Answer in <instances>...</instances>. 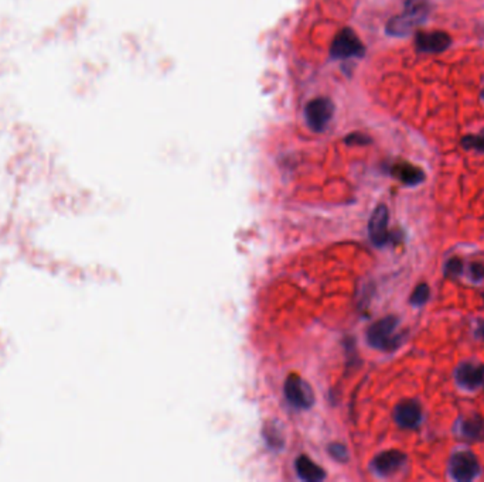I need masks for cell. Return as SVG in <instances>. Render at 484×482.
<instances>
[{
    "instance_id": "obj_1",
    "label": "cell",
    "mask_w": 484,
    "mask_h": 482,
    "mask_svg": "<svg viewBox=\"0 0 484 482\" xmlns=\"http://www.w3.org/2000/svg\"><path fill=\"white\" fill-rule=\"evenodd\" d=\"M429 9L428 0H406L404 12L388 22L387 33L398 37L409 34L428 19Z\"/></svg>"
},
{
    "instance_id": "obj_2",
    "label": "cell",
    "mask_w": 484,
    "mask_h": 482,
    "mask_svg": "<svg viewBox=\"0 0 484 482\" xmlns=\"http://www.w3.org/2000/svg\"><path fill=\"white\" fill-rule=\"evenodd\" d=\"M399 320L394 316L384 317L374 323L367 331V341L373 348L394 351L402 342V335L397 333Z\"/></svg>"
},
{
    "instance_id": "obj_3",
    "label": "cell",
    "mask_w": 484,
    "mask_h": 482,
    "mask_svg": "<svg viewBox=\"0 0 484 482\" xmlns=\"http://www.w3.org/2000/svg\"><path fill=\"white\" fill-rule=\"evenodd\" d=\"M286 400L296 409L306 410L315 403V395L311 385L297 375H290L283 386Z\"/></svg>"
},
{
    "instance_id": "obj_4",
    "label": "cell",
    "mask_w": 484,
    "mask_h": 482,
    "mask_svg": "<svg viewBox=\"0 0 484 482\" xmlns=\"http://www.w3.org/2000/svg\"><path fill=\"white\" fill-rule=\"evenodd\" d=\"M449 471L453 479L460 482H469L478 476L480 464L473 453L459 451L452 455L449 462Z\"/></svg>"
},
{
    "instance_id": "obj_5",
    "label": "cell",
    "mask_w": 484,
    "mask_h": 482,
    "mask_svg": "<svg viewBox=\"0 0 484 482\" xmlns=\"http://www.w3.org/2000/svg\"><path fill=\"white\" fill-rule=\"evenodd\" d=\"M333 112H334V105L330 99L316 98L311 101L305 110L306 122L309 128L316 132H322L332 120Z\"/></svg>"
},
{
    "instance_id": "obj_6",
    "label": "cell",
    "mask_w": 484,
    "mask_h": 482,
    "mask_svg": "<svg viewBox=\"0 0 484 482\" xmlns=\"http://www.w3.org/2000/svg\"><path fill=\"white\" fill-rule=\"evenodd\" d=\"M366 50L358 36L351 29L341 30L332 45V55L336 58H350L362 57Z\"/></svg>"
},
{
    "instance_id": "obj_7",
    "label": "cell",
    "mask_w": 484,
    "mask_h": 482,
    "mask_svg": "<svg viewBox=\"0 0 484 482\" xmlns=\"http://www.w3.org/2000/svg\"><path fill=\"white\" fill-rule=\"evenodd\" d=\"M388 221H390L388 208L384 204L378 205L374 210V212L370 218V224H369L370 239H371V242L378 248L384 247L390 240Z\"/></svg>"
},
{
    "instance_id": "obj_8",
    "label": "cell",
    "mask_w": 484,
    "mask_h": 482,
    "mask_svg": "<svg viewBox=\"0 0 484 482\" xmlns=\"http://www.w3.org/2000/svg\"><path fill=\"white\" fill-rule=\"evenodd\" d=\"M457 384L466 390L484 388V365L477 363H463L455 372Z\"/></svg>"
},
{
    "instance_id": "obj_9",
    "label": "cell",
    "mask_w": 484,
    "mask_h": 482,
    "mask_svg": "<svg viewBox=\"0 0 484 482\" xmlns=\"http://www.w3.org/2000/svg\"><path fill=\"white\" fill-rule=\"evenodd\" d=\"M415 43L419 52L438 54L449 48L452 38L445 31H419Z\"/></svg>"
},
{
    "instance_id": "obj_10",
    "label": "cell",
    "mask_w": 484,
    "mask_h": 482,
    "mask_svg": "<svg viewBox=\"0 0 484 482\" xmlns=\"http://www.w3.org/2000/svg\"><path fill=\"white\" fill-rule=\"evenodd\" d=\"M397 425L402 429H416L422 421V410L418 402L404 400L394 410Z\"/></svg>"
},
{
    "instance_id": "obj_11",
    "label": "cell",
    "mask_w": 484,
    "mask_h": 482,
    "mask_svg": "<svg viewBox=\"0 0 484 482\" xmlns=\"http://www.w3.org/2000/svg\"><path fill=\"white\" fill-rule=\"evenodd\" d=\"M406 462V455L398 450H390L378 454L373 460V469L381 476H390L398 472Z\"/></svg>"
},
{
    "instance_id": "obj_12",
    "label": "cell",
    "mask_w": 484,
    "mask_h": 482,
    "mask_svg": "<svg viewBox=\"0 0 484 482\" xmlns=\"http://www.w3.org/2000/svg\"><path fill=\"white\" fill-rule=\"evenodd\" d=\"M294 468H296L297 476L304 481L320 482L326 479V471L306 455H300L296 458Z\"/></svg>"
},
{
    "instance_id": "obj_13",
    "label": "cell",
    "mask_w": 484,
    "mask_h": 482,
    "mask_svg": "<svg viewBox=\"0 0 484 482\" xmlns=\"http://www.w3.org/2000/svg\"><path fill=\"white\" fill-rule=\"evenodd\" d=\"M391 173L394 177L399 180V182H402L406 186H418L423 182V180H425V173H423V170L409 163L395 164L391 168Z\"/></svg>"
},
{
    "instance_id": "obj_14",
    "label": "cell",
    "mask_w": 484,
    "mask_h": 482,
    "mask_svg": "<svg viewBox=\"0 0 484 482\" xmlns=\"http://www.w3.org/2000/svg\"><path fill=\"white\" fill-rule=\"evenodd\" d=\"M459 430L463 439L470 441H481L484 440V420L478 414H473L463 418Z\"/></svg>"
},
{
    "instance_id": "obj_15",
    "label": "cell",
    "mask_w": 484,
    "mask_h": 482,
    "mask_svg": "<svg viewBox=\"0 0 484 482\" xmlns=\"http://www.w3.org/2000/svg\"><path fill=\"white\" fill-rule=\"evenodd\" d=\"M462 147L466 150H474L484 153V129L477 135H467L462 138Z\"/></svg>"
},
{
    "instance_id": "obj_16",
    "label": "cell",
    "mask_w": 484,
    "mask_h": 482,
    "mask_svg": "<svg viewBox=\"0 0 484 482\" xmlns=\"http://www.w3.org/2000/svg\"><path fill=\"white\" fill-rule=\"evenodd\" d=\"M429 295H431L429 286L427 283H420L419 286H416V289L413 290V293L411 295V305L412 306H423L428 301Z\"/></svg>"
},
{
    "instance_id": "obj_17",
    "label": "cell",
    "mask_w": 484,
    "mask_h": 482,
    "mask_svg": "<svg viewBox=\"0 0 484 482\" xmlns=\"http://www.w3.org/2000/svg\"><path fill=\"white\" fill-rule=\"evenodd\" d=\"M264 436H265V440L266 443L271 446V447H282L283 446V439H282V434L279 433V429L276 428H271L269 425L264 429Z\"/></svg>"
},
{
    "instance_id": "obj_18",
    "label": "cell",
    "mask_w": 484,
    "mask_h": 482,
    "mask_svg": "<svg viewBox=\"0 0 484 482\" xmlns=\"http://www.w3.org/2000/svg\"><path fill=\"white\" fill-rule=\"evenodd\" d=\"M462 270H463V262L459 258L450 259L445 266V273L448 277H456L462 273Z\"/></svg>"
},
{
    "instance_id": "obj_19",
    "label": "cell",
    "mask_w": 484,
    "mask_h": 482,
    "mask_svg": "<svg viewBox=\"0 0 484 482\" xmlns=\"http://www.w3.org/2000/svg\"><path fill=\"white\" fill-rule=\"evenodd\" d=\"M329 454L336 458L337 461H347L348 454H347V448L343 444L339 443H333L329 446Z\"/></svg>"
},
{
    "instance_id": "obj_20",
    "label": "cell",
    "mask_w": 484,
    "mask_h": 482,
    "mask_svg": "<svg viewBox=\"0 0 484 482\" xmlns=\"http://www.w3.org/2000/svg\"><path fill=\"white\" fill-rule=\"evenodd\" d=\"M469 273L473 280H481L484 277V265L478 262L471 263L469 268Z\"/></svg>"
},
{
    "instance_id": "obj_21",
    "label": "cell",
    "mask_w": 484,
    "mask_h": 482,
    "mask_svg": "<svg viewBox=\"0 0 484 482\" xmlns=\"http://www.w3.org/2000/svg\"><path fill=\"white\" fill-rule=\"evenodd\" d=\"M348 145H367L371 142V139L366 135H361V133H354V135H350L346 140Z\"/></svg>"
},
{
    "instance_id": "obj_22",
    "label": "cell",
    "mask_w": 484,
    "mask_h": 482,
    "mask_svg": "<svg viewBox=\"0 0 484 482\" xmlns=\"http://www.w3.org/2000/svg\"><path fill=\"white\" fill-rule=\"evenodd\" d=\"M476 335L484 339V320H481V321L478 323V326H477V330H476Z\"/></svg>"
},
{
    "instance_id": "obj_23",
    "label": "cell",
    "mask_w": 484,
    "mask_h": 482,
    "mask_svg": "<svg viewBox=\"0 0 484 482\" xmlns=\"http://www.w3.org/2000/svg\"><path fill=\"white\" fill-rule=\"evenodd\" d=\"M481 96H483V99H484V89H483V94H481Z\"/></svg>"
},
{
    "instance_id": "obj_24",
    "label": "cell",
    "mask_w": 484,
    "mask_h": 482,
    "mask_svg": "<svg viewBox=\"0 0 484 482\" xmlns=\"http://www.w3.org/2000/svg\"><path fill=\"white\" fill-rule=\"evenodd\" d=\"M483 297H484V295H483Z\"/></svg>"
}]
</instances>
